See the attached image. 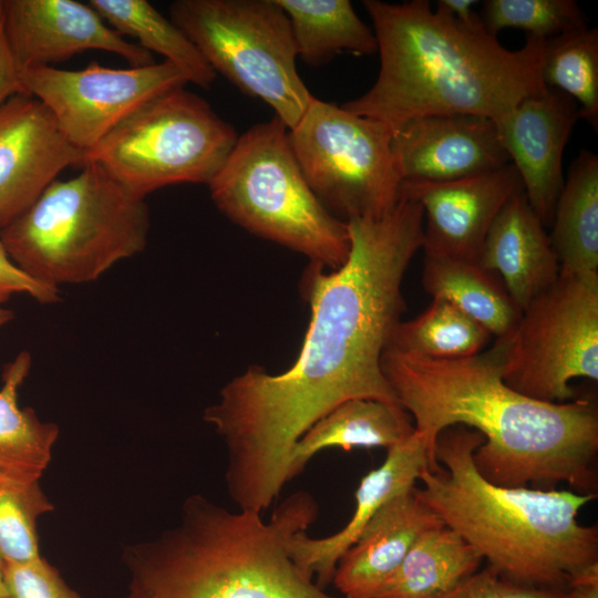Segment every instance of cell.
<instances>
[{
    "label": "cell",
    "mask_w": 598,
    "mask_h": 598,
    "mask_svg": "<svg viewBox=\"0 0 598 598\" xmlns=\"http://www.w3.org/2000/svg\"><path fill=\"white\" fill-rule=\"evenodd\" d=\"M207 186L219 212L250 234L328 270L347 261L348 224L331 215L309 187L291 151L288 127L276 115L238 136Z\"/></svg>",
    "instance_id": "obj_7"
},
{
    "label": "cell",
    "mask_w": 598,
    "mask_h": 598,
    "mask_svg": "<svg viewBox=\"0 0 598 598\" xmlns=\"http://www.w3.org/2000/svg\"><path fill=\"white\" fill-rule=\"evenodd\" d=\"M414 432L411 416L400 405L372 399L347 400L320 417L293 447L289 480L296 477L318 452L328 447L390 448Z\"/></svg>",
    "instance_id": "obj_21"
},
{
    "label": "cell",
    "mask_w": 598,
    "mask_h": 598,
    "mask_svg": "<svg viewBox=\"0 0 598 598\" xmlns=\"http://www.w3.org/2000/svg\"><path fill=\"white\" fill-rule=\"evenodd\" d=\"M422 283L432 298L452 302L496 339L509 336L519 322L522 310L498 275L475 260L424 252Z\"/></svg>",
    "instance_id": "obj_22"
},
{
    "label": "cell",
    "mask_w": 598,
    "mask_h": 598,
    "mask_svg": "<svg viewBox=\"0 0 598 598\" xmlns=\"http://www.w3.org/2000/svg\"><path fill=\"white\" fill-rule=\"evenodd\" d=\"M89 4L122 37L130 35L148 52L175 65L187 82L208 89L215 71L189 38L146 0H90Z\"/></svg>",
    "instance_id": "obj_27"
},
{
    "label": "cell",
    "mask_w": 598,
    "mask_h": 598,
    "mask_svg": "<svg viewBox=\"0 0 598 598\" xmlns=\"http://www.w3.org/2000/svg\"><path fill=\"white\" fill-rule=\"evenodd\" d=\"M483 442L465 425L441 431L434 446L440 467L423 470L417 496L508 581L568 591L598 570L597 526L577 518L597 494L495 485L473 461Z\"/></svg>",
    "instance_id": "obj_4"
},
{
    "label": "cell",
    "mask_w": 598,
    "mask_h": 598,
    "mask_svg": "<svg viewBox=\"0 0 598 598\" xmlns=\"http://www.w3.org/2000/svg\"><path fill=\"white\" fill-rule=\"evenodd\" d=\"M237 138L229 123L183 86L138 107L86 153V162L145 198L168 185H208Z\"/></svg>",
    "instance_id": "obj_9"
},
{
    "label": "cell",
    "mask_w": 598,
    "mask_h": 598,
    "mask_svg": "<svg viewBox=\"0 0 598 598\" xmlns=\"http://www.w3.org/2000/svg\"><path fill=\"white\" fill-rule=\"evenodd\" d=\"M317 514L305 492L288 496L267 520L190 495L175 526L124 549L123 598H336L289 553L290 538Z\"/></svg>",
    "instance_id": "obj_5"
},
{
    "label": "cell",
    "mask_w": 598,
    "mask_h": 598,
    "mask_svg": "<svg viewBox=\"0 0 598 598\" xmlns=\"http://www.w3.org/2000/svg\"><path fill=\"white\" fill-rule=\"evenodd\" d=\"M18 93H22L20 70L9 49L0 19V109Z\"/></svg>",
    "instance_id": "obj_35"
},
{
    "label": "cell",
    "mask_w": 598,
    "mask_h": 598,
    "mask_svg": "<svg viewBox=\"0 0 598 598\" xmlns=\"http://www.w3.org/2000/svg\"><path fill=\"white\" fill-rule=\"evenodd\" d=\"M20 83L22 93L39 100L65 138L86 154L147 101L188 82L163 61L126 69L91 62L75 71L33 66L20 71Z\"/></svg>",
    "instance_id": "obj_12"
},
{
    "label": "cell",
    "mask_w": 598,
    "mask_h": 598,
    "mask_svg": "<svg viewBox=\"0 0 598 598\" xmlns=\"http://www.w3.org/2000/svg\"><path fill=\"white\" fill-rule=\"evenodd\" d=\"M549 239L560 275L598 272V156L582 150L557 199Z\"/></svg>",
    "instance_id": "obj_23"
},
{
    "label": "cell",
    "mask_w": 598,
    "mask_h": 598,
    "mask_svg": "<svg viewBox=\"0 0 598 598\" xmlns=\"http://www.w3.org/2000/svg\"><path fill=\"white\" fill-rule=\"evenodd\" d=\"M524 190L513 164L446 182H403L400 198L423 209L424 252L477 261L495 217L508 199Z\"/></svg>",
    "instance_id": "obj_15"
},
{
    "label": "cell",
    "mask_w": 598,
    "mask_h": 598,
    "mask_svg": "<svg viewBox=\"0 0 598 598\" xmlns=\"http://www.w3.org/2000/svg\"><path fill=\"white\" fill-rule=\"evenodd\" d=\"M392 151L401 183L454 181L511 164L495 122L473 114L411 120L393 132Z\"/></svg>",
    "instance_id": "obj_17"
},
{
    "label": "cell",
    "mask_w": 598,
    "mask_h": 598,
    "mask_svg": "<svg viewBox=\"0 0 598 598\" xmlns=\"http://www.w3.org/2000/svg\"><path fill=\"white\" fill-rule=\"evenodd\" d=\"M347 224L344 265L309 264L303 272L311 315L295 363L280 374L247 368L204 411L226 446V488L239 509L270 507L290 482L295 445L338 404L361 398L400 405L381 357L406 309L401 287L423 246V209L401 198L381 217Z\"/></svg>",
    "instance_id": "obj_1"
},
{
    "label": "cell",
    "mask_w": 598,
    "mask_h": 598,
    "mask_svg": "<svg viewBox=\"0 0 598 598\" xmlns=\"http://www.w3.org/2000/svg\"><path fill=\"white\" fill-rule=\"evenodd\" d=\"M8 598H83L42 556L24 564L3 566Z\"/></svg>",
    "instance_id": "obj_32"
},
{
    "label": "cell",
    "mask_w": 598,
    "mask_h": 598,
    "mask_svg": "<svg viewBox=\"0 0 598 598\" xmlns=\"http://www.w3.org/2000/svg\"><path fill=\"white\" fill-rule=\"evenodd\" d=\"M86 154L61 132L35 97L18 93L0 109V230L27 210L70 166Z\"/></svg>",
    "instance_id": "obj_14"
},
{
    "label": "cell",
    "mask_w": 598,
    "mask_h": 598,
    "mask_svg": "<svg viewBox=\"0 0 598 598\" xmlns=\"http://www.w3.org/2000/svg\"><path fill=\"white\" fill-rule=\"evenodd\" d=\"M578 120L577 103L565 93L547 87L523 99L494 121L527 200L545 227L551 225L564 186L563 154Z\"/></svg>",
    "instance_id": "obj_16"
},
{
    "label": "cell",
    "mask_w": 598,
    "mask_h": 598,
    "mask_svg": "<svg viewBox=\"0 0 598 598\" xmlns=\"http://www.w3.org/2000/svg\"><path fill=\"white\" fill-rule=\"evenodd\" d=\"M509 336L460 359H431L385 348L381 370L400 405L424 435L431 471L441 431L465 425L484 437L474 451L480 474L495 485L554 489L565 483L597 494L598 413L586 399L550 403L503 379Z\"/></svg>",
    "instance_id": "obj_2"
},
{
    "label": "cell",
    "mask_w": 598,
    "mask_h": 598,
    "mask_svg": "<svg viewBox=\"0 0 598 598\" xmlns=\"http://www.w3.org/2000/svg\"><path fill=\"white\" fill-rule=\"evenodd\" d=\"M0 598H8L4 579H3V566L0 563Z\"/></svg>",
    "instance_id": "obj_39"
},
{
    "label": "cell",
    "mask_w": 598,
    "mask_h": 598,
    "mask_svg": "<svg viewBox=\"0 0 598 598\" xmlns=\"http://www.w3.org/2000/svg\"><path fill=\"white\" fill-rule=\"evenodd\" d=\"M430 468L427 443L414 432L388 448L384 462L365 474L355 491V508L349 522L337 533L313 538L307 530L296 533L289 540L295 563L326 589L332 582L342 554L355 542L372 516L389 501L415 487L423 470Z\"/></svg>",
    "instance_id": "obj_18"
},
{
    "label": "cell",
    "mask_w": 598,
    "mask_h": 598,
    "mask_svg": "<svg viewBox=\"0 0 598 598\" xmlns=\"http://www.w3.org/2000/svg\"><path fill=\"white\" fill-rule=\"evenodd\" d=\"M14 317L13 311L0 306V329L10 322Z\"/></svg>",
    "instance_id": "obj_38"
},
{
    "label": "cell",
    "mask_w": 598,
    "mask_h": 598,
    "mask_svg": "<svg viewBox=\"0 0 598 598\" xmlns=\"http://www.w3.org/2000/svg\"><path fill=\"white\" fill-rule=\"evenodd\" d=\"M1 1H2V0H0V16H1Z\"/></svg>",
    "instance_id": "obj_40"
},
{
    "label": "cell",
    "mask_w": 598,
    "mask_h": 598,
    "mask_svg": "<svg viewBox=\"0 0 598 598\" xmlns=\"http://www.w3.org/2000/svg\"><path fill=\"white\" fill-rule=\"evenodd\" d=\"M491 337L452 302L433 298L416 318L396 324L386 348L431 359H460L484 351Z\"/></svg>",
    "instance_id": "obj_28"
},
{
    "label": "cell",
    "mask_w": 598,
    "mask_h": 598,
    "mask_svg": "<svg viewBox=\"0 0 598 598\" xmlns=\"http://www.w3.org/2000/svg\"><path fill=\"white\" fill-rule=\"evenodd\" d=\"M55 179L0 230L11 260L33 279L59 288L94 281L116 262L144 250L150 210L103 166Z\"/></svg>",
    "instance_id": "obj_6"
},
{
    "label": "cell",
    "mask_w": 598,
    "mask_h": 598,
    "mask_svg": "<svg viewBox=\"0 0 598 598\" xmlns=\"http://www.w3.org/2000/svg\"><path fill=\"white\" fill-rule=\"evenodd\" d=\"M1 24L20 71L69 60L89 50L115 53L131 66L152 53L113 30L89 4L74 0H2Z\"/></svg>",
    "instance_id": "obj_13"
},
{
    "label": "cell",
    "mask_w": 598,
    "mask_h": 598,
    "mask_svg": "<svg viewBox=\"0 0 598 598\" xmlns=\"http://www.w3.org/2000/svg\"><path fill=\"white\" fill-rule=\"evenodd\" d=\"M483 557L444 524L423 533L377 598H437L480 570Z\"/></svg>",
    "instance_id": "obj_24"
},
{
    "label": "cell",
    "mask_w": 598,
    "mask_h": 598,
    "mask_svg": "<svg viewBox=\"0 0 598 598\" xmlns=\"http://www.w3.org/2000/svg\"><path fill=\"white\" fill-rule=\"evenodd\" d=\"M542 80L578 105L580 120L598 128V30L585 28L546 40Z\"/></svg>",
    "instance_id": "obj_29"
},
{
    "label": "cell",
    "mask_w": 598,
    "mask_h": 598,
    "mask_svg": "<svg viewBox=\"0 0 598 598\" xmlns=\"http://www.w3.org/2000/svg\"><path fill=\"white\" fill-rule=\"evenodd\" d=\"M437 598H568V591L517 585L487 566Z\"/></svg>",
    "instance_id": "obj_33"
},
{
    "label": "cell",
    "mask_w": 598,
    "mask_h": 598,
    "mask_svg": "<svg viewBox=\"0 0 598 598\" xmlns=\"http://www.w3.org/2000/svg\"><path fill=\"white\" fill-rule=\"evenodd\" d=\"M415 487L385 503L342 554L333 575L344 598H377L416 539L442 525Z\"/></svg>",
    "instance_id": "obj_19"
},
{
    "label": "cell",
    "mask_w": 598,
    "mask_h": 598,
    "mask_svg": "<svg viewBox=\"0 0 598 598\" xmlns=\"http://www.w3.org/2000/svg\"><path fill=\"white\" fill-rule=\"evenodd\" d=\"M576 378L598 380V272L559 274L509 334L503 379L515 391L564 403Z\"/></svg>",
    "instance_id": "obj_11"
},
{
    "label": "cell",
    "mask_w": 598,
    "mask_h": 598,
    "mask_svg": "<svg viewBox=\"0 0 598 598\" xmlns=\"http://www.w3.org/2000/svg\"><path fill=\"white\" fill-rule=\"evenodd\" d=\"M480 18L494 37L503 29L516 28L548 40L587 28L574 0H486Z\"/></svg>",
    "instance_id": "obj_31"
},
{
    "label": "cell",
    "mask_w": 598,
    "mask_h": 598,
    "mask_svg": "<svg viewBox=\"0 0 598 598\" xmlns=\"http://www.w3.org/2000/svg\"><path fill=\"white\" fill-rule=\"evenodd\" d=\"M286 12L298 58L320 66L340 53L378 52L375 34L349 0H277Z\"/></svg>",
    "instance_id": "obj_26"
},
{
    "label": "cell",
    "mask_w": 598,
    "mask_h": 598,
    "mask_svg": "<svg viewBox=\"0 0 598 598\" xmlns=\"http://www.w3.org/2000/svg\"><path fill=\"white\" fill-rule=\"evenodd\" d=\"M54 509L40 478L0 472V563L24 564L41 557L37 522Z\"/></svg>",
    "instance_id": "obj_30"
},
{
    "label": "cell",
    "mask_w": 598,
    "mask_h": 598,
    "mask_svg": "<svg viewBox=\"0 0 598 598\" xmlns=\"http://www.w3.org/2000/svg\"><path fill=\"white\" fill-rule=\"evenodd\" d=\"M32 364L21 351L6 364L0 388V472L41 478L52 458L60 430L42 421L32 408H20L18 393Z\"/></svg>",
    "instance_id": "obj_25"
},
{
    "label": "cell",
    "mask_w": 598,
    "mask_h": 598,
    "mask_svg": "<svg viewBox=\"0 0 598 598\" xmlns=\"http://www.w3.org/2000/svg\"><path fill=\"white\" fill-rule=\"evenodd\" d=\"M384 123L313 97L288 140L309 187L336 218H378L400 200L401 178Z\"/></svg>",
    "instance_id": "obj_10"
},
{
    "label": "cell",
    "mask_w": 598,
    "mask_h": 598,
    "mask_svg": "<svg viewBox=\"0 0 598 598\" xmlns=\"http://www.w3.org/2000/svg\"><path fill=\"white\" fill-rule=\"evenodd\" d=\"M171 20L243 93L292 128L315 97L301 80L289 19L277 0H177Z\"/></svg>",
    "instance_id": "obj_8"
},
{
    "label": "cell",
    "mask_w": 598,
    "mask_h": 598,
    "mask_svg": "<svg viewBox=\"0 0 598 598\" xmlns=\"http://www.w3.org/2000/svg\"><path fill=\"white\" fill-rule=\"evenodd\" d=\"M16 293L29 295L44 305L60 300L59 288L40 282L23 272L11 260L0 240V306Z\"/></svg>",
    "instance_id": "obj_34"
},
{
    "label": "cell",
    "mask_w": 598,
    "mask_h": 598,
    "mask_svg": "<svg viewBox=\"0 0 598 598\" xmlns=\"http://www.w3.org/2000/svg\"><path fill=\"white\" fill-rule=\"evenodd\" d=\"M476 3V0H439L435 9L464 24L476 25L483 23L480 14L473 9Z\"/></svg>",
    "instance_id": "obj_36"
},
{
    "label": "cell",
    "mask_w": 598,
    "mask_h": 598,
    "mask_svg": "<svg viewBox=\"0 0 598 598\" xmlns=\"http://www.w3.org/2000/svg\"><path fill=\"white\" fill-rule=\"evenodd\" d=\"M568 598H598V570L576 579L568 590Z\"/></svg>",
    "instance_id": "obj_37"
},
{
    "label": "cell",
    "mask_w": 598,
    "mask_h": 598,
    "mask_svg": "<svg viewBox=\"0 0 598 598\" xmlns=\"http://www.w3.org/2000/svg\"><path fill=\"white\" fill-rule=\"evenodd\" d=\"M545 228L520 190L495 217L477 258L498 275L522 311L559 277V261Z\"/></svg>",
    "instance_id": "obj_20"
},
{
    "label": "cell",
    "mask_w": 598,
    "mask_h": 598,
    "mask_svg": "<svg viewBox=\"0 0 598 598\" xmlns=\"http://www.w3.org/2000/svg\"><path fill=\"white\" fill-rule=\"evenodd\" d=\"M380 69L373 85L342 104L380 121L392 133L411 120L473 114L493 121L523 99L544 92L546 40L527 35L518 50L503 47L483 23L467 25L427 0H364Z\"/></svg>",
    "instance_id": "obj_3"
}]
</instances>
